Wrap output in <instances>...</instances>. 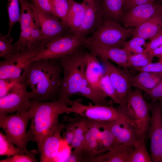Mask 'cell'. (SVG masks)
Listing matches in <instances>:
<instances>
[{"label":"cell","mask_w":162,"mask_h":162,"mask_svg":"<svg viewBox=\"0 0 162 162\" xmlns=\"http://www.w3.org/2000/svg\"><path fill=\"white\" fill-rule=\"evenodd\" d=\"M158 58L159 59V62H160L162 64V56Z\"/></svg>","instance_id":"obj_47"},{"label":"cell","mask_w":162,"mask_h":162,"mask_svg":"<svg viewBox=\"0 0 162 162\" xmlns=\"http://www.w3.org/2000/svg\"><path fill=\"white\" fill-rule=\"evenodd\" d=\"M156 0H130L125 4L123 8V13L138 5L154 2Z\"/></svg>","instance_id":"obj_43"},{"label":"cell","mask_w":162,"mask_h":162,"mask_svg":"<svg viewBox=\"0 0 162 162\" xmlns=\"http://www.w3.org/2000/svg\"><path fill=\"white\" fill-rule=\"evenodd\" d=\"M31 26L21 31L19 38L14 45L20 52L26 50L30 44Z\"/></svg>","instance_id":"obj_36"},{"label":"cell","mask_w":162,"mask_h":162,"mask_svg":"<svg viewBox=\"0 0 162 162\" xmlns=\"http://www.w3.org/2000/svg\"><path fill=\"white\" fill-rule=\"evenodd\" d=\"M162 7V5L155 2L135 6L123 13L121 19L124 28L138 27L155 15Z\"/></svg>","instance_id":"obj_17"},{"label":"cell","mask_w":162,"mask_h":162,"mask_svg":"<svg viewBox=\"0 0 162 162\" xmlns=\"http://www.w3.org/2000/svg\"><path fill=\"white\" fill-rule=\"evenodd\" d=\"M153 57L149 52L129 55L128 59V67L134 68L144 66L152 62Z\"/></svg>","instance_id":"obj_34"},{"label":"cell","mask_w":162,"mask_h":162,"mask_svg":"<svg viewBox=\"0 0 162 162\" xmlns=\"http://www.w3.org/2000/svg\"><path fill=\"white\" fill-rule=\"evenodd\" d=\"M146 139L139 138L134 145V149L128 162H152L151 157L147 151Z\"/></svg>","instance_id":"obj_26"},{"label":"cell","mask_w":162,"mask_h":162,"mask_svg":"<svg viewBox=\"0 0 162 162\" xmlns=\"http://www.w3.org/2000/svg\"><path fill=\"white\" fill-rule=\"evenodd\" d=\"M48 1L52 15L66 25L69 10L68 0H49Z\"/></svg>","instance_id":"obj_27"},{"label":"cell","mask_w":162,"mask_h":162,"mask_svg":"<svg viewBox=\"0 0 162 162\" xmlns=\"http://www.w3.org/2000/svg\"><path fill=\"white\" fill-rule=\"evenodd\" d=\"M85 48L98 57L110 60L123 69L128 70V59L130 54L123 48L106 46L87 40Z\"/></svg>","instance_id":"obj_15"},{"label":"cell","mask_w":162,"mask_h":162,"mask_svg":"<svg viewBox=\"0 0 162 162\" xmlns=\"http://www.w3.org/2000/svg\"><path fill=\"white\" fill-rule=\"evenodd\" d=\"M133 29L123 27L117 22L103 20L87 40L106 46L123 48L124 42L132 35Z\"/></svg>","instance_id":"obj_9"},{"label":"cell","mask_w":162,"mask_h":162,"mask_svg":"<svg viewBox=\"0 0 162 162\" xmlns=\"http://www.w3.org/2000/svg\"><path fill=\"white\" fill-rule=\"evenodd\" d=\"M160 162H162V149L160 157Z\"/></svg>","instance_id":"obj_48"},{"label":"cell","mask_w":162,"mask_h":162,"mask_svg":"<svg viewBox=\"0 0 162 162\" xmlns=\"http://www.w3.org/2000/svg\"><path fill=\"white\" fill-rule=\"evenodd\" d=\"M65 127V125L61 123L58 129L45 139L38 152L40 162L56 161L62 141L61 132Z\"/></svg>","instance_id":"obj_20"},{"label":"cell","mask_w":162,"mask_h":162,"mask_svg":"<svg viewBox=\"0 0 162 162\" xmlns=\"http://www.w3.org/2000/svg\"><path fill=\"white\" fill-rule=\"evenodd\" d=\"M47 43L29 45L25 51L14 54L0 62V79H10L25 83L32 60L43 49Z\"/></svg>","instance_id":"obj_4"},{"label":"cell","mask_w":162,"mask_h":162,"mask_svg":"<svg viewBox=\"0 0 162 162\" xmlns=\"http://www.w3.org/2000/svg\"><path fill=\"white\" fill-rule=\"evenodd\" d=\"M85 49L58 58L63 73L58 98L70 99L72 96L78 94L89 99L95 104L108 105L106 99L96 93L87 81L85 73L87 50Z\"/></svg>","instance_id":"obj_1"},{"label":"cell","mask_w":162,"mask_h":162,"mask_svg":"<svg viewBox=\"0 0 162 162\" xmlns=\"http://www.w3.org/2000/svg\"><path fill=\"white\" fill-rule=\"evenodd\" d=\"M44 40L42 32L34 21L31 25L30 42L29 45L39 44Z\"/></svg>","instance_id":"obj_37"},{"label":"cell","mask_w":162,"mask_h":162,"mask_svg":"<svg viewBox=\"0 0 162 162\" xmlns=\"http://www.w3.org/2000/svg\"><path fill=\"white\" fill-rule=\"evenodd\" d=\"M100 85L103 92L115 103L119 104H121L116 91L109 76L105 71L101 78Z\"/></svg>","instance_id":"obj_31"},{"label":"cell","mask_w":162,"mask_h":162,"mask_svg":"<svg viewBox=\"0 0 162 162\" xmlns=\"http://www.w3.org/2000/svg\"><path fill=\"white\" fill-rule=\"evenodd\" d=\"M134 69L140 72L159 73L162 72V64L159 62L153 63L151 62L142 67Z\"/></svg>","instance_id":"obj_41"},{"label":"cell","mask_w":162,"mask_h":162,"mask_svg":"<svg viewBox=\"0 0 162 162\" xmlns=\"http://www.w3.org/2000/svg\"><path fill=\"white\" fill-rule=\"evenodd\" d=\"M63 70L58 59H45L31 63L25 84L31 89V99L37 101L57 99Z\"/></svg>","instance_id":"obj_3"},{"label":"cell","mask_w":162,"mask_h":162,"mask_svg":"<svg viewBox=\"0 0 162 162\" xmlns=\"http://www.w3.org/2000/svg\"><path fill=\"white\" fill-rule=\"evenodd\" d=\"M107 125L113 135L115 144L134 146L140 138L137 128L129 122L115 121Z\"/></svg>","instance_id":"obj_19"},{"label":"cell","mask_w":162,"mask_h":162,"mask_svg":"<svg viewBox=\"0 0 162 162\" xmlns=\"http://www.w3.org/2000/svg\"><path fill=\"white\" fill-rule=\"evenodd\" d=\"M86 7L84 22L77 34L87 38L96 30L103 20L100 0H83Z\"/></svg>","instance_id":"obj_16"},{"label":"cell","mask_w":162,"mask_h":162,"mask_svg":"<svg viewBox=\"0 0 162 162\" xmlns=\"http://www.w3.org/2000/svg\"><path fill=\"white\" fill-rule=\"evenodd\" d=\"M87 38L69 33L51 41L32 59V62L43 59H58L74 53L85 48Z\"/></svg>","instance_id":"obj_8"},{"label":"cell","mask_w":162,"mask_h":162,"mask_svg":"<svg viewBox=\"0 0 162 162\" xmlns=\"http://www.w3.org/2000/svg\"><path fill=\"white\" fill-rule=\"evenodd\" d=\"M98 58L116 91L121 102L120 104H126L127 97L132 86L129 72L128 70L122 69L116 67L107 59Z\"/></svg>","instance_id":"obj_13"},{"label":"cell","mask_w":162,"mask_h":162,"mask_svg":"<svg viewBox=\"0 0 162 162\" xmlns=\"http://www.w3.org/2000/svg\"><path fill=\"white\" fill-rule=\"evenodd\" d=\"M152 103H156L162 97V79L153 89L146 93Z\"/></svg>","instance_id":"obj_40"},{"label":"cell","mask_w":162,"mask_h":162,"mask_svg":"<svg viewBox=\"0 0 162 162\" xmlns=\"http://www.w3.org/2000/svg\"><path fill=\"white\" fill-rule=\"evenodd\" d=\"M30 101L32 115L28 133L30 141L36 142L38 152L45 139L60 126V115L72 113L71 106L74 100L61 97L53 101L39 102L31 99Z\"/></svg>","instance_id":"obj_2"},{"label":"cell","mask_w":162,"mask_h":162,"mask_svg":"<svg viewBox=\"0 0 162 162\" xmlns=\"http://www.w3.org/2000/svg\"><path fill=\"white\" fill-rule=\"evenodd\" d=\"M34 21L41 31L43 40L47 44L69 33V29L54 16L39 9L32 2Z\"/></svg>","instance_id":"obj_10"},{"label":"cell","mask_w":162,"mask_h":162,"mask_svg":"<svg viewBox=\"0 0 162 162\" xmlns=\"http://www.w3.org/2000/svg\"><path fill=\"white\" fill-rule=\"evenodd\" d=\"M146 40L138 36H133L130 40L125 41L123 48L129 53L138 54L143 52L145 48L142 46L146 47L147 44Z\"/></svg>","instance_id":"obj_33"},{"label":"cell","mask_w":162,"mask_h":162,"mask_svg":"<svg viewBox=\"0 0 162 162\" xmlns=\"http://www.w3.org/2000/svg\"><path fill=\"white\" fill-rule=\"evenodd\" d=\"M162 30V7L152 17L138 27L133 28L132 35L145 40H151Z\"/></svg>","instance_id":"obj_23"},{"label":"cell","mask_w":162,"mask_h":162,"mask_svg":"<svg viewBox=\"0 0 162 162\" xmlns=\"http://www.w3.org/2000/svg\"><path fill=\"white\" fill-rule=\"evenodd\" d=\"M103 20L117 22L123 14V0H100Z\"/></svg>","instance_id":"obj_25"},{"label":"cell","mask_w":162,"mask_h":162,"mask_svg":"<svg viewBox=\"0 0 162 162\" xmlns=\"http://www.w3.org/2000/svg\"><path fill=\"white\" fill-rule=\"evenodd\" d=\"M38 154V151L33 149L27 154H16L0 160V162H36V155Z\"/></svg>","instance_id":"obj_35"},{"label":"cell","mask_w":162,"mask_h":162,"mask_svg":"<svg viewBox=\"0 0 162 162\" xmlns=\"http://www.w3.org/2000/svg\"><path fill=\"white\" fill-rule=\"evenodd\" d=\"M129 76L132 86L146 93L154 88L162 79V72H140L136 75L129 73Z\"/></svg>","instance_id":"obj_24"},{"label":"cell","mask_w":162,"mask_h":162,"mask_svg":"<svg viewBox=\"0 0 162 162\" xmlns=\"http://www.w3.org/2000/svg\"><path fill=\"white\" fill-rule=\"evenodd\" d=\"M148 103L152 115L147 133L150 141L151 157L154 162H160L162 149V101Z\"/></svg>","instance_id":"obj_12"},{"label":"cell","mask_w":162,"mask_h":162,"mask_svg":"<svg viewBox=\"0 0 162 162\" xmlns=\"http://www.w3.org/2000/svg\"><path fill=\"white\" fill-rule=\"evenodd\" d=\"M120 105L127 115L138 123L139 136L146 139L151 116L148 103L145 100L142 91L137 88L130 90L127 97L126 104Z\"/></svg>","instance_id":"obj_7"},{"label":"cell","mask_w":162,"mask_h":162,"mask_svg":"<svg viewBox=\"0 0 162 162\" xmlns=\"http://www.w3.org/2000/svg\"><path fill=\"white\" fill-rule=\"evenodd\" d=\"M49 0H32V3L40 10L52 15Z\"/></svg>","instance_id":"obj_44"},{"label":"cell","mask_w":162,"mask_h":162,"mask_svg":"<svg viewBox=\"0 0 162 162\" xmlns=\"http://www.w3.org/2000/svg\"><path fill=\"white\" fill-rule=\"evenodd\" d=\"M150 54L153 58H158L162 56V45L153 50L149 52Z\"/></svg>","instance_id":"obj_45"},{"label":"cell","mask_w":162,"mask_h":162,"mask_svg":"<svg viewBox=\"0 0 162 162\" xmlns=\"http://www.w3.org/2000/svg\"><path fill=\"white\" fill-rule=\"evenodd\" d=\"M13 39L10 35H0V57L7 58L20 51L12 43Z\"/></svg>","instance_id":"obj_30"},{"label":"cell","mask_w":162,"mask_h":162,"mask_svg":"<svg viewBox=\"0 0 162 162\" xmlns=\"http://www.w3.org/2000/svg\"><path fill=\"white\" fill-rule=\"evenodd\" d=\"M162 45V30L153 37L147 44L144 52H149Z\"/></svg>","instance_id":"obj_39"},{"label":"cell","mask_w":162,"mask_h":162,"mask_svg":"<svg viewBox=\"0 0 162 162\" xmlns=\"http://www.w3.org/2000/svg\"><path fill=\"white\" fill-rule=\"evenodd\" d=\"M14 144L6 135L0 132V155L10 157L16 154L25 153L22 150Z\"/></svg>","instance_id":"obj_29"},{"label":"cell","mask_w":162,"mask_h":162,"mask_svg":"<svg viewBox=\"0 0 162 162\" xmlns=\"http://www.w3.org/2000/svg\"><path fill=\"white\" fill-rule=\"evenodd\" d=\"M32 115V111L10 115H0V127L5 135L16 146L28 153L27 148L28 142L30 141L27 131V128Z\"/></svg>","instance_id":"obj_6"},{"label":"cell","mask_w":162,"mask_h":162,"mask_svg":"<svg viewBox=\"0 0 162 162\" xmlns=\"http://www.w3.org/2000/svg\"><path fill=\"white\" fill-rule=\"evenodd\" d=\"M19 0H8V12L9 19V28L8 34L10 35L14 24L20 20Z\"/></svg>","instance_id":"obj_32"},{"label":"cell","mask_w":162,"mask_h":162,"mask_svg":"<svg viewBox=\"0 0 162 162\" xmlns=\"http://www.w3.org/2000/svg\"><path fill=\"white\" fill-rule=\"evenodd\" d=\"M86 76L91 88L98 94L106 99L108 97L102 90L100 81L104 70L98 57L87 51Z\"/></svg>","instance_id":"obj_18"},{"label":"cell","mask_w":162,"mask_h":162,"mask_svg":"<svg viewBox=\"0 0 162 162\" xmlns=\"http://www.w3.org/2000/svg\"><path fill=\"white\" fill-rule=\"evenodd\" d=\"M25 83L16 84L7 94L0 98V115L21 113L28 111L30 108V99L32 92L27 91Z\"/></svg>","instance_id":"obj_11"},{"label":"cell","mask_w":162,"mask_h":162,"mask_svg":"<svg viewBox=\"0 0 162 162\" xmlns=\"http://www.w3.org/2000/svg\"><path fill=\"white\" fill-rule=\"evenodd\" d=\"M19 83L16 81L12 79H0V98L7 94Z\"/></svg>","instance_id":"obj_38"},{"label":"cell","mask_w":162,"mask_h":162,"mask_svg":"<svg viewBox=\"0 0 162 162\" xmlns=\"http://www.w3.org/2000/svg\"><path fill=\"white\" fill-rule=\"evenodd\" d=\"M82 120L88 127L83 143V158L84 162H92L96 157L104 153L100 139L103 123L94 122L85 118Z\"/></svg>","instance_id":"obj_14"},{"label":"cell","mask_w":162,"mask_h":162,"mask_svg":"<svg viewBox=\"0 0 162 162\" xmlns=\"http://www.w3.org/2000/svg\"><path fill=\"white\" fill-rule=\"evenodd\" d=\"M161 100L162 101V97L159 99V100Z\"/></svg>","instance_id":"obj_49"},{"label":"cell","mask_w":162,"mask_h":162,"mask_svg":"<svg viewBox=\"0 0 162 162\" xmlns=\"http://www.w3.org/2000/svg\"><path fill=\"white\" fill-rule=\"evenodd\" d=\"M130 0H123L124 3V5L126 3H127Z\"/></svg>","instance_id":"obj_46"},{"label":"cell","mask_w":162,"mask_h":162,"mask_svg":"<svg viewBox=\"0 0 162 162\" xmlns=\"http://www.w3.org/2000/svg\"><path fill=\"white\" fill-rule=\"evenodd\" d=\"M134 146L115 144L106 152L96 157L92 162H128Z\"/></svg>","instance_id":"obj_21"},{"label":"cell","mask_w":162,"mask_h":162,"mask_svg":"<svg viewBox=\"0 0 162 162\" xmlns=\"http://www.w3.org/2000/svg\"><path fill=\"white\" fill-rule=\"evenodd\" d=\"M20 6V22L21 31L30 27L34 21L33 12L28 0H19Z\"/></svg>","instance_id":"obj_28"},{"label":"cell","mask_w":162,"mask_h":162,"mask_svg":"<svg viewBox=\"0 0 162 162\" xmlns=\"http://www.w3.org/2000/svg\"><path fill=\"white\" fill-rule=\"evenodd\" d=\"M68 123L65 125L66 131L64 134V140L68 145L71 146L75 137L74 129L75 124L73 122H68Z\"/></svg>","instance_id":"obj_42"},{"label":"cell","mask_w":162,"mask_h":162,"mask_svg":"<svg viewBox=\"0 0 162 162\" xmlns=\"http://www.w3.org/2000/svg\"><path fill=\"white\" fill-rule=\"evenodd\" d=\"M69 10L66 22L69 33L77 34L84 22L86 7L84 3L68 0Z\"/></svg>","instance_id":"obj_22"},{"label":"cell","mask_w":162,"mask_h":162,"mask_svg":"<svg viewBox=\"0 0 162 162\" xmlns=\"http://www.w3.org/2000/svg\"><path fill=\"white\" fill-rule=\"evenodd\" d=\"M73 113L91 121L98 123H108L115 121H121L130 123L137 129V122L130 118L125 112L118 107L111 106L82 104L79 99L74 100L71 106Z\"/></svg>","instance_id":"obj_5"}]
</instances>
